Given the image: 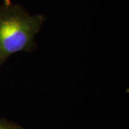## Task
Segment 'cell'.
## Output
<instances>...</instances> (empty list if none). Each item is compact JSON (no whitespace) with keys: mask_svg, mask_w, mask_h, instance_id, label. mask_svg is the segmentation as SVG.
Masks as SVG:
<instances>
[{"mask_svg":"<svg viewBox=\"0 0 129 129\" xmlns=\"http://www.w3.org/2000/svg\"><path fill=\"white\" fill-rule=\"evenodd\" d=\"M0 129H24L16 123L0 118Z\"/></svg>","mask_w":129,"mask_h":129,"instance_id":"cell-2","label":"cell"},{"mask_svg":"<svg viewBox=\"0 0 129 129\" xmlns=\"http://www.w3.org/2000/svg\"><path fill=\"white\" fill-rule=\"evenodd\" d=\"M4 2H5V3H9V2H11V1L10 0H5Z\"/></svg>","mask_w":129,"mask_h":129,"instance_id":"cell-3","label":"cell"},{"mask_svg":"<svg viewBox=\"0 0 129 129\" xmlns=\"http://www.w3.org/2000/svg\"><path fill=\"white\" fill-rule=\"evenodd\" d=\"M45 19V15H31L17 4L0 5V69L14 53L34 51L35 37Z\"/></svg>","mask_w":129,"mask_h":129,"instance_id":"cell-1","label":"cell"}]
</instances>
